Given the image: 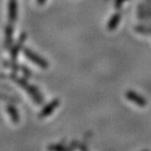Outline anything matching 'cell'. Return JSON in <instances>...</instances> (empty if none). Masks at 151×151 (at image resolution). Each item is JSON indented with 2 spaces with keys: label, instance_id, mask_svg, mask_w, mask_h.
Wrapping results in <instances>:
<instances>
[{
  "label": "cell",
  "instance_id": "6da1fadb",
  "mask_svg": "<svg viewBox=\"0 0 151 151\" xmlns=\"http://www.w3.org/2000/svg\"><path fill=\"white\" fill-rule=\"evenodd\" d=\"M15 80L17 81V83L22 87L25 90H27V92L31 96V98L34 99V101L37 104H42L43 102V96L40 94V92L38 91V89L34 87V86H31L30 84H28L25 79L23 78H15Z\"/></svg>",
  "mask_w": 151,
  "mask_h": 151
},
{
  "label": "cell",
  "instance_id": "7a4b0ae2",
  "mask_svg": "<svg viewBox=\"0 0 151 151\" xmlns=\"http://www.w3.org/2000/svg\"><path fill=\"white\" fill-rule=\"evenodd\" d=\"M24 54L28 59H30L34 64L37 65L38 67L43 68H47L48 67V64H47V60H45L44 58H41L40 56H38L37 54H36L32 50L27 48V49L24 50Z\"/></svg>",
  "mask_w": 151,
  "mask_h": 151
},
{
  "label": "cell",
  "instance_id": "3957f363",
  "mask_svg": "<svg viewBox=\"0 0 151 151\" xmlns=\"http://www.w3.org/2000/svg\"><path fill=\"white\" fill-rule=\"evenodd\" d=\"M59 99H54L53 101H51L50 103H48L44 109H43L40 113H39V117L40 118H44V117H47L49 115L52 114V112L55 110L57 107H58L59 106Z\"/></svg>",
  "mask_w": 151,
  "mask_h": 151
},
{
  "label": "cell",
  "instance_id": "277c9868",
  "mask_svg": "<svg viewBox=\"0 0 151 151\" xmlns=\"http://www.w3.org/2000/svg\"><path fill=\"white\" fill-rule=\"evenodd\" d=\"M8 17L10 23H15L17 17V1L9 0L8 5Z\"/></svg>",
  "mask_w": 151,
  "mask_h": 151
},
{
  "label": "cell",
  "instance_id": "5b68a950",
  "mask_svg": "<svg viewBox=\"0 0 151 151\" xmlns=\"http://www.w3.org/2000/svg\"><path fill=\"white\" fill-rule=\"evenodd\" d=\"M26 39H27V35L24 33V34H22V35L20 36L18 41L16 43V45L12 48V50H11V58H12L13 60H15L17 58V55L19 54L20 49L22 48V47L24 46V43H25Z\"/></svg>",
  "mask_w": 151,
  "mask_h": 151
},
{
  "label": "cell",
  "instance_id": "8992f818",
  "mask_svg": "<svg viewBox=\"0 0 151 151\" xmlns=\"http://www.w3.org/2000/svg\"><path fill=\"white\" fill-rule=\"evenodd\" d=\"M6 110L8 112L10 118H11V120L16 124L18 123L19 122V115H18V112H17L16 107L12 105H8L6 107Z\"/></svg>",
  "mask_w": 151,
  "mask_h": 151
},
{
  "label": "cell",
  "instance_id": "52a82bcc",
  "mask_svg": "<svg viewBox=\"0 0 151 151\" xmlns=\"http://www.w3.org/2000/svg\"><path fill=\"white\" fill-rule=\"evenodd\" d=\"M13 32H14V28H13L12 25H8L6 28V46L7 47L11 45Z\"/></svg>",
  "mask_w": 151,
  "mask_h": 151
},
{
  "label": "cell",
  "instance_id": "ba28073f",
  "mask_svg": "<svg viewBox=\"0 0 151 151\" xmlns=\"http://www.w3.org/2000/svg\"><path fill=\"white\" fill-rule=\"evenodd\" d=\"M48 149L50 151H67L66 148H65L63 146H60V145H53V146H50L48 147Z\"/></svg>",
  "mask_w": 151,
  "mask_h": 151
},
{
  "label": "cell",
  "instance_id": "9c48e42d",
  "mask_svg": "<svg viewBox=\"0 0 151 151\" xmlns=\"http://www.w3.org/2000/svg\"><path fill=\"white\" fill-rule=\"evenodd\" d=\"M0 99L5 100V101H9V102H15V101H16V100L13 99L12 98H10V96H6V95H2V94H0Z\"/></svg>",
  "mask_w": 151,
  "mask_h": 151
},
{
  "label": "cell",
  "instance_id": "30bf717a",
  "mask_svg": "<svg viewBox=\"0 0 151 151\" xmlns=\"http://www.w3.org/2000/svg\"><path fill=\"white\" fill-rule=\"evenodd\" d=\"M37 4H38V5L42 6V5H44V4H45L46 0H37Z\"/></svg>",
  "mask_w": 151,
  "mask_h": 151
}]
</instances>
